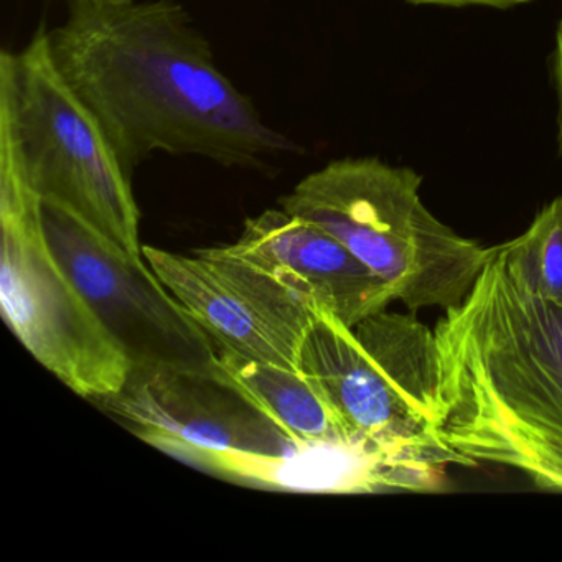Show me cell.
<instances>
[{"mask_svg": "<svg viewBox=\"0 0 562 562\" xmlns=\"http://www.w3.org/2000/svg\"><path fill=\"white\" fill-rule=\"evenodd\" d=\"M48 35L58 68L131 176L159 153L256 169L297 150L220 70L176 0L70 2L67 21Z\"/></svg>", "mask_w": 562, "mask_h": 562, "instance_id": "obj_1", "label": "cell"}, {"mask_svg": "<svg viewBox=\"0 0 562 562\" xmlns=\"http://www.w3.org/2000/svg\"><path fill=\"white\" fill-rule=\"evenodd\" d=\"M437 439L460 465L495 463L562 492V307L526 288L498 246L434 328Z\"/></svg>", "mask_w": 562, "mask_h": 562, "instance_id": "obj_2", "label": "cell"}, {"mask_svg": "<svg viewBox=\"0 0 562 562\" xmlns=\"http://www.w3.org/2000/svg\"><path fill=\"white\" fill-rule=\"evenodd\" d=\"M423 179L378 159H341L302 179L281 209L340 239L409 311L456 307L495 248L443 225L420 200Z\"/></svg>", "mask_w": 562, "mask_h": 562, "instance_id": "obj_3", "label": "cell"}, {"mask_svg": "<svg viewBox=\"0 0 562 562\" xmlns=\"http://www.w3.org/2000/svg\"><path fill=\"white\" fill-rule=\"evenodd\" d=\"M0 131L44 202L80 216L133 256L139 206L131 173L93 111L61 74L42 24L18 54H0Z\"/></svg>", "mask_w": 562, "mask_h": 562, "instance_id": "obj_4", "label": "cell"}, {"mask_svg": "<svg viewBox=\"0 0 562 562\" xmlns=\"http://www.w3.org/2000/svg\"><path fill=\"white\" fill-rule=\"evenodd\" d=\"M299 368L348 439L443 467L456 463L437 439L436 334L413 314L381 311L348 327L322 311Z\"/></svg>", "mask_w": 562, "mask_h": 562, "instance_id": "obj_5", "label": "cell"}, {"mask_svg": "<svg viewBox=\"0 0 562 562\" xmlns=\"http://www.w3.org/2000/svg\"><path fill=\"white\" fill-rule=\"evenodd\" d=\"M0 304L12 334L74 393H120L131 363L48 243L42 199L0 131Z\"/></svg>", "mask_w": 562, "mask_h": 562, "instance_id": "obj_6", "label": "cell"}, {"mask_svg": "<svg viewBox=\"0 0 562 562\" xmlns=\"http://www.w3.org/2000/svg\"><path fill=\"white\" fill-rule=\"evenodd\" d=\"M48 243L131 370H213L220 348L147 261L114 245L80 216L42 200Z\"/></svg>", "mask_w": 562, "mask_h": 562, "instance_id": "obj_7", "label": "cell"}, {"mask_svg": "<svg viewBox=\"0 0 562 562\" xmlns=\"http://www.w3.org/2000/svg\"><path fill=\"white\" fill-rule=\"evenodd\" d=\"M144 259L220 351L301 370L322 308L226 246L192 256L144 246Z\"/></svg>", "mask_w": 562, "mask_h": 562, "instance_id": "obj_8", "label": "cell"}, {"mask_svg": "<svg viewBox=\"0 0 562 562\" xmlns=\"http://www.w3.org/2000/svg\"><path fill=\"white\" fill-rule=\"evenodd\" d=\"M104 407L131 420L139 436L167 452L245 450L284 453L295 446L215 370H131Z\"/></svg>", "mask_w": 562, "mask_h": 562, "instance_id": "obj_9", "label": "cell"}, {"mask_svg": "<svg viewBox=\"0 0 562 562\" xmlns=\"http://www.w3.org/2000/svg\"><path fill=\"white\" fill-rule=\"evenodd\" d=\"M226 248L348 327L394 302L387 285L340 239L284 209L246 220L238 241Z\"/></svg>", "mask_w": 562, "mask_h": 562, "instance_id": "obj_10", "label": "cell"}, {"mask_svg": "<svg viewBox=\"0 0 562 562\" xmlns=\"http://www.w3.org/2000/svg\"><path fill=\"white\" fill-rule=\"evenodd\" d=\"M177 456L246 482L312 493L427 490L439 485L443 469L340 439L299 443L284 453L190 449Z\"/></svg>", "mask_w": 562, "mask_h": 562, "instance_id": "obj_11", "label": "cell"}, {"mask_svg": "<svg viewBox=\"0 0 562 562\" xmlns=\"http://www.w3.org/2000/svg\"><path fill=\"white\" fill-rule=\"evenodd\" d=\"M213 370L295 446L317 440H350L337 414L301 370L248 360L226 351H220Z\"/></svg>", "mask_w": 562, "mask_h": 562, "instance_id": "obj_12", "label": "cell"}, {"mask_svg": "<svg viewBox=\"0 0 562 562\" xmlns=\"http://www.w3.org/2000/svg\"><path fill=\"white\" fill-rule=\"evenodd\" d=\"M498 249L526 288L562 307V196L541 210L521 236Z\"/></svg>", "mask_w": 562, "mask_h": 562, "instance_id": "obj_13", "label": "cell"}, {"mask_svg": "<svg viewBox=\"0 0 562 562\" xmlns=\"http://www.w3.org/2000/svg\"><path fill=\"white\" fill-rule=\"evenodd\" d=\"M414 5H440V8H492L506 9L516 8V5L529 4L535 0H406Z\"/></svg>", "mask_w": 562, "mask_h": 562, "instance_id": "obj_14", "label": "cell"}, {"mask_svg": "<svg viewBox=\"0 0 562 562\" xmlns=\"http://www.w3.org/2000/svg\"><path fill=\"white\" fill-rule=\"evenodd\" d=\"M555 75H558L559 100H561V139H562V19L555 35Z\"/></svg>", "mask_w": 562, "mask_h": 562, "instance_id": "obj_15", "label": "cell"}, {"mask_svg": "<svg viewBox=\"0 0 562 562\" xmlns=\"http://www.w3.org/2000/svg\"><path fill=\"white\" fill-rule=\"evenodd\" d=\"M74 4H124L131 0H70Z\"/></svg>", "mask_w": 562, "mask_h": 562, "instance_id": "obj_16", "label": "cell"}]
</instances>
